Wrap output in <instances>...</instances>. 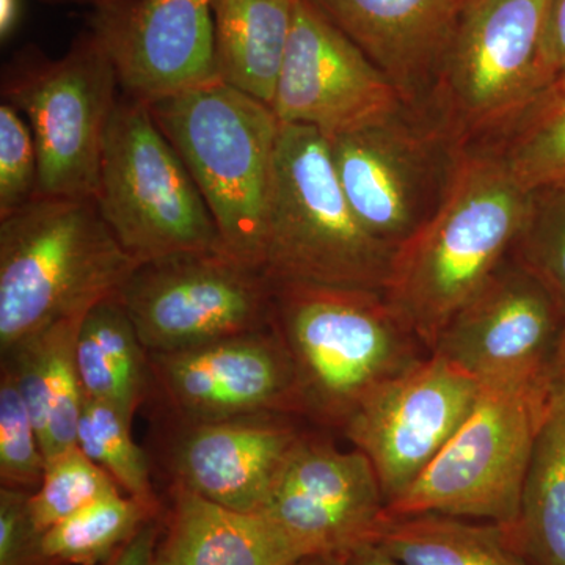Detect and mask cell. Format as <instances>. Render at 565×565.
<instances>
[{
  "label": "cell",
  "instance_id": "1",
  "mask_svg": "<svg viewBox=\"0 0 565 565\" xmlns=\"http://www.w3.org/2000/svg\"><path fill=\"white\" fill-rule=\"evenodd\" d=\"M530 192L493 152L465 148L444 202L394 252L384 294L430 352L438 337L509 258Z\"/></svg>",
  "mask_w": 565,
  "mask_h": 565
},
{
  "label": "cell",
  "instance_id": "2",
  "mask_svg": "<svg viewBox=\"0 0 565 565\" xmlns=\"http://www.w3.org/2000/svg\"><path fill=\"white\" fill-rule=\"evenodd\" d=\"M273 282V327L292 359L302 418L316 429L343 433L375 390L433 353L384 292Z\"/></svg>",
  "mask_w": 565,
  "mask_h": 565
},
{
  "label": "cell",
  "instance_id": "3",
  "mask_svg": "<svg viewBox=\"0 0 565 565\" xmlns=\"http://www.w3.org/2000/svg\"><path fill=\"white\" fill-rule=\"evenodd\" d=\"M137 266L95 200L36 196L0 218V355L117 297Z\"/></svg>",
  "mask_w": 565,
  "mask_h": 565
},
{
  "label": "cell",
  "instance_id": "4",
  "mask_svg": "<svg viewBox=\"0 0 565 565\" xmlns=\"http://www.w3.org/2000/svg\"><path fill=\"white\" fill-rule=\"evenodd\" d=\"M394 250L364 228L338 180L329 140L281 122L264 230L273 281L384 292Z\"/></svg>",
  "mask_w": 565,
  "mask_h": 565
},
{
  "label": "cell",
  "instance_id": "5",
  "mask_svg": "<svg viewBox=\"0 0 565 565\" xmlns=\"http://www.w3.org/2000/svg\"><path fill=\"white\" fill-rule=\"evenodd\" d=\"M148 107L202 192L226 252L263 270L281 128L273 107L222 81Z\"/></svg>",
  "mask_w": 565,
  "mask_h": 565
},
{
  "label": "cell",
  "instance_id": "6",
  "mask_svg": "<svg viewBox=\"0 0 565 565\" xmlns=\"http://www.w3.org/2000/svg\"><path fill=\"white\" fill-rule=\"evenodd\" d=\"M93 200L139 266L226 252L202 192L150 107L125 95L107 129Z\"/></svg>",
  "mask_w": 565,
  "mask_h": 565
},
{
  "label": "cell",
  "instance_id": "7",
  "mask_svg": "<svg viewBox=\"0 0 565 565\" xmlns=\"http://www.w3.org/2000/svg\"><path fill=\"white\" fill-rule=\"evenodd\" d=\"M118 87L109 52L93 29L62 57L29 44L7 63L2 103L31 126L39 151L36 196L95 199Z\"/></svg>",
  "mask_w": 565,
  "mask_h": 565
},
{
  "label": "cell",
  "instance_id": "8",
  "mask_svg": "<svg viewBox=\"0 0 565 565\" xmlns=\"http://www.w3.org/2000/svg\"><path fill=\"white\" fill-rule=\"evenodd\" d=\"M550 0H484L467 10L423 117L463 148L500 131L555 81L546 65Z\"/></svg>",
  "mask_w": 565,
  "mask_h": 565
},
{
  "label": "cell",
  "instance_id": "9",
  "mask_svg": "<svg viewBox=\"0 0 565 565\" xmlns=\"http://www.w3.org/2000/svg\"><path fill=\"white\" fill-rule=\"evenodd\" d=\"M552 404V382L481 386L467 422L414 484L386 504V515L437 512L511 526Z\"/></svg>",
  "mask_w": 565,
  "mask_h": 565
},
{
  "label": "cell",
  "instance_id": "10",
  "mask_svg": "<svg viewBox=\"0 0 565 565\" xmlns=\"http://www.w3.org/2000/svg\"><path fill=\"white\" fill-rule=\"evenodd\" d=\"M148 352L273 329L274 282L230 253L140 264L118 294Z\"/></svg>",
  "mask_w": 565,
  "mask_h": 565
},
{
  "label": "cell",
  "instance_id": "11",
  "mask_svg": "<svg viewBox=\"0 0 565 565\" xmlns=\"http://www.w3.org/2000/svg\"><path fill=\"white\" fill-rule=\"evenodd\" d=\"M329 145L356 217L394 252L444 202L465 150L437 122L411 110Z\"/></svg>",
  "mask_w": 565,
  "mask_h": 565
},
{
  "label": "cell",
  "instance_id": "12",
  "mask_svg": "<svg viewBox=\"0 0 565 565\" xmlns=\"http://www.w3.org/2000/svg\"><path fill=\"white\" fill-rule=\"evenodd\" d=\"M565 319L548 289L514 256L446 323L434 353L481 386L552 382Z\"/></svg>",
  "mask_w": 565,
  "mask_h": 565
},
{
  "label": "cell",
  "instance_id": "13",
  "mask_svg": "<svg viewBox=\"0 0 565 565\" xmlns=\"http://www.w3.org/2000/svg\"><path fill=\"white\" fill-rule=\"evenodd\" d=\"M270 107L280 122L308 126L327 140L411 110L388 77L311 0L294 3L291 36Z\"/></svg>",
  "mask_w": 565,
  "mask_h": 565
},
{
  "label": "cell",
  "instance_id": "14",
  "mask_svg": "<svg viewBox=\"0 0 565 565\" xmlns=\"http://www.w3.org/2000/svg\"><path fill=\"white\" fill-rule=\"evenodd\" d=\"M479 394L476 379L433 352L356 408L341 435L373 465L386 504L444 451L473 412Z\"/></svg>",
  "mask_w": 565,
  "mask_h": 565
},
{
  "label": "cell",
  "instance_id": "15",
  "mask_svg": "<svg viewBox=\"0 0 565 565\" xmlns=\"http://www.w3.org/2000/svg\"><path fill=\"white\" fill-rule=\"evenodd\" d=\"M148 353V399L159 405L163 423L255 414L302 418L292 359L274 327L184 351Z\"/></svg>",
  "mask_w": 565,
  "mask_h": 565
},
{
  "label": "cell",
  "instance_id": "16",
  "mask_svg": "<svg viewBox=\"0 0 565 565\" xmlns=\"http://www.w3.org/2000/svg\"><path fill=\"white\" fill-rule=\"evenodd\" d=\"M385 512L384 490L367 457L355 448H338L321 429H308L286 460L262 514L305 555L348 559L360 546L373 544Z\"/></svg>",
  "mask_w": 565,
  "mask_h": 565
},
{
  "label": "cell",
  "instance_id": "17",
  "mask_svg": "<svg viewBox=\"0 0 565 565\" xmlns=\"http://www.w3.org/2000/svg\"><path fill=\"white\" fill-rule=\"evenodd\" d=\"M122 95L150 106L221 81L211 0H117L92 28Z\"/></svg>",
  "mask_w": 565,
  "mask_h": 565
},
{
  "label": "cell",
  "instance_id": "18",
  "mask_svg": "<svg viewBox=\"0 0 565 565\" xmlns=\"http://www.w3.org/2000/svg\"><path fill=\"white\" fill-rule=\"evenodd\" d=\"M166 427L170 486L234 511L262 512L308 423L296 415L255 414Z\"/></svg>",
  "mask_w": 565,
  "mask_h": 565
},
{
  "label": "cell",
  "instance_id": "19",
  "mask_svg": "<svg viewBox=\"0 0 565 565\" xmlns=\"http://www.w3.org/2000/svg\"><path fill=\"white\" fill-rule=\"evenodd\" d=\"M423 115L463 17V0H311Z\"/></svg>",
  "mask_w": 565,
  "mask_h": 565
},
{
  "label": "cell",
  "instance_id": "20",
  "mask_svg": "<svg viewBox=\"0 0 565 565\" xmlns=\"http://www.w3.org/2000/svg\"><path fill=\"white\" fill-rule=\"evenodd\" d=\"M303 550L262 512H241L169 486L156 565H289Z\"/></svg>",
  "mask_w": 565,
  "mask_h": 565
},
{
  "label": "cell",
  "instance_id": "21",
  "mask_svg": "<svg viewBox=\"0 0 565 565\" xmlns=\"http://www.w3.org/2000/svg\"><path fill=\"white\" fill-rule=\"evenodd\" d=\"M84 318L54 323L2 353V366L17 381L46 459L77 445L85 396L77 371L76 340Z\"/></svg>",
  "mask_w": 565,
  "mask_h": 565
},
{
  "label": "cell",
  "instance_id": "22",
  "mask_svg": "<svg viewBox=\"0 0 565 565\" xmlns=\"http://www.w3.org/2000/svg\"><path fill=\"white\" fill-rule=\"evenodd\" d=\"M296 0H211L221 81L273 104Z\"/></svg>",
  "mask_w": 565,
  "mask_h": 565
},
{
  "label": "cell",
  "instance_id": "23",
  "mask_svg": "<svg viewBox=\"0 0 565 565\" xmlns=\"http://www.w3.org/2000/svg\"><path fill=\"white\" fill-rule=\"evenodd\" d=\"M76 363L85 399L109 404L134 423L150 397V353L118 296L82 319Z\"/></svg>",
  "mask_w": 565,
  "mask_h": 565
},
{
  "label": "cell",
  "instance_id": "24",
  "mask_svg": "<svg viewBox=\"0 0 565 565\" xmlns=\"http://www.w3.org/2000/svg\"><path fill=\"white\" fill-rule=\"evenodd\" d=\"M374 544L404 565H530L500 523L437 512H385Z\"/></svg>",
  "mask_w": 565,
  "mask_h": 565
},
{
  "label": "cell",
  "instance_id": "25",
  "mask_svg": "<svg viewBox=\"0 0 565 565\" xmlns=\"http://www.w3.org/2000/svg\"><path fill=\"white\" fill-rule=\"evenodd\" d=\"M530 565H565V407L555 403L531 455L519 512L504 526Z\"/></svg>",
  "mask_w": 565,
  "mask_h": 565
},
{
  "label": "cell",
  "instance_id": "26",
  "mask_svg": "<svg viewBox=\"0 0 565 565\" xmlns=\"http://www.w3.org/2000/svg\"><path fill=\"white\" fill-rule=\"evenodd\" d=\"M473 147L493 152L523 191L565 188V74L514 120Z\"/></svg>",
  "mask_w": 565,
  "mask_h": 565
},
{
  "label": "cell",
  "instance_id": "27",
  "mask_svg": "<svg viewBox=\"0 0 565 565\" xmlns=\"http://www.w3.org/2000/svg\"><path fill=\"white\" fill-rule=\"evenodd\" d=\"M162 512L129 494H109L44 531V552L57 565H102Z\"/></svg>",
  "mask_w": 565,
  "mask_h": 565
},
{
  "label": "cell",
  "instance_id": "28",
  "mask_svg": "<svg viewBox=\"0 0 565 565\" xmlns=\"http://www.w3.org/2000/svg\"><path fill=\"white\" fill-rule=\"evenodd\" d=\"M77 446L117 482L122 493L163 511L151 481L147 452L132 438V422L109 404L84 399Z\"/></svg>",
  "mask_w": 565,
  "mask_h": 565
},
{
  "label": "cell",
  "instance_id": "29",
  "mask_svg": "<svg viewBox=\"0 0 565 565\" xmlns=\"http://www.w3.org/2000/svg\"><path fill=\"white\" fill-rule=\"evenodd\" d=\"M115 493H122L117 482L76 445L47 457L41 484L29 497V512L32 522L44 533Z\"/></svg>",
  "mask_w": 565,
  "mask_h": 565
},
{
  "label": "cell",
  "instance_id": "30",
  "mask_svg": "<svg viewBox=\"0 0 565 565\" xmlns=\"http://www.w3.org/2000/svg\"><path fill=\"white\" fill-rule=\"evenodd\" d=\"M511 255L548 289L565 319V188L530 192Z\"/></svg>",
  "mask_w": 565,
  "mask_h": 565
},
{
  "label": "cell",
  "instance_id": "31",
  "mask_svg": "<svg viewBox=\"0 0 565 565\" xmlns=\"http://www.w3.org/2000/svg\"><path fill=\"white\" fill-rule=\"evenodd\" d=\"M46 456L31 412L13 374L0 371V484L33 492L43 479Z\"/></svg>",
  "mask_w": 565,
  "mask_h": 565
},
{
  "label": "cell",
  "instance_id": "32",
  "mask_svg": "<svg viewBox=\"0 0 565 565\" xmlns=\"http://www.w3.org/2000/svg\"><path fill=\"white\" fill-rule=\"evenodd\" d=\"M39 191V151L28 120L0 104V218L28 206Z\"/></svg>",
  "mask_w": 565,
  "mask_h": 565
},
{
  "label": "cell",
  "instance_id": "33",
  "mask_svg": "<svg viewBox=\"0 0 565 565\" xmlns=\"http://www.w3.org/2000/svg\"><path fill=\"white\" fill-rule=\"evenodd\" d=\"M31 493L0 489V565H57L44 552L43 533L32 522Z\"/></svg>",
  "mask_w": 565,
  "mask_h": 565
},
{
  "label": "cell",
  "instance_id": "34",
  "mask_svg": "<svg viewBox=\"0 0 565 565\" xmlns=\"http://www.w3.org/2000/svg\"><path fill=\"white\" fill-rule=\"evenodd\" d=\"M162 516V515H161ZM161 516L151 519L102 565H156Z\"/></svg>",
  "mask_w": 565,
  "mask_h": 565
},
{
  "label": "cell",
  "instance_id": "35",
  "mask_svg": "<svg viewBox=\"0 0 565 565\" xmlns=\"http://www.w3.org/2000/svg\"><path fill=\"white\" fill-rule=\"evenodd\" d=\"M544 51L553 77L565 74V0H550L546 10Z\"/></svg>",
  "mask_w": 565,
  "mask_h": 565
},
{
  "label": "cell",
  "instance_id": "36",
  "mask_svg": "<svg viewBox=\"0 0 565 565\" xmlns=\"http://www.w3.org/2000/svg\"><path fill=\"white\" fill-rule=\"evenodd\" d=\"M22 0H0V40L13 39L22 21Z\"/></svg>",
  "mask_w": 565,
  "mask_h": 565
},
{
  "label": "cell",
  "instance_id": "37",
  "mask_svg": "<svg viewBox=\"0 0 565 565\" xmlns=\"http://www.w3.org/2000/svg\"><path fill=\"white\" fill-rule=\"evenodd\" d=\"M345 565H404L394 559L392 555L385 552L377 544H366L356 548L345 559Z\"/></svg>",
  "mask_w": 565,
  "mask_h": 565
},
{
  "label": "cell",
  "instance_id": "38",
  "mask_svg": "<svg viewBox=\"0 0 565 565\" xmlns=\"http://www.w3.org/2000/svg\"><path fill=\"white\" fill-rule=\"evenodd\" d=\"M553 403L565 407V338L552 373Z\"/></svg>",
  "mask_w": 565,
  "mask_h": 565
},
{
  "label": "cell",
  "instance_id": "39",
  "mask_svg": "<svg viewBox=\"0 0 565 565\" xmlns=\"http://www.w3.org/2000/svg\"><path fill=\"white\" fill-rule=\"evenodd\" d=\"M289 565H345L344 557L332 555H308Z\"/></svg>",
  "mask_w": 565,
  "mask_h": 565
},
{
  "label": "cell",
  "instance_id": "40",
  "mask_svg": "<svg viewBox=\"0 0 565 565\" xmlns=\"http://www.w3.org/2000/svg\"><path fill=\"white\" fill-rule=\"evenodd\" d=\"M40 2L51 3V6H90L95 10H102L117 0H40Z\"/></svg>",
  "mask_w": 565,
  "mask_h": 565
},
{
  "label": "cell",
  "instance_id": "41",
  "mask_svg": "<svg viewBox=\"0 0 565 565\" xmlns=\"http://www.w3.org/2000/svg\"><path fill=\"white\" fill-rule=\"evenodd\" d=\"M482 2H484V0H463V13Z\"/></svg>",
  "mask_w": 565,
  "mask_h": 565
}]
</instances>
